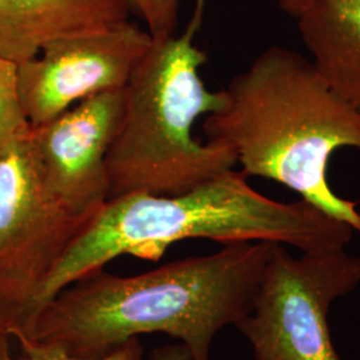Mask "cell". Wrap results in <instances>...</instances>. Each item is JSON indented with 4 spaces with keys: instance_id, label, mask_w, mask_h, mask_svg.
Returning a JSON list of instances; mask_svg holds the SVG:
<instances>
[{
    "instance_id": "obj_9",
    "label": "cell",
    "mask_w": 360,
    "mask_h": 360,
    "mask_svg": "<svg viewBox=\"0 0 360 360\" xmlns=\"http://www.w3.org/2000/svg\"><path fill=\"white\" fill-rule=\"evenodd\" d=\"M123 0H0V56L22 65L47 46L129 19Z\"/></svg>"
},
{
    "instance_id": "obj_13",
    "label": "cell",
    "mask_w": 360,
    "mask_h": 360,
    "mask_svg": "<svg viewBox=\"0 0 360 360\" xmlns=\"http://www.w3.org/2000/svg\"><path fill=\"white\" fill-rule=\"evenodd\" d=\"M129 13L142 20L154 40L175 35L179 19L180 0H123Z\"/></svg>"
},
{
    "instance_id": "obj_6",
    "label": "cell",
    "mask_w": 360,
    "mask_h": 360,
    "mask_svg": "<svg viewBox=\"0 0 360 360\" xmlns=\"http://www.w3.org/2000/svg\"><path fill=\"white\" fill-rule=\"evenodd\" d=\"M360 283V257L346 248L291 255L272 245L254 309L236 328L257 360H343L328 326L331 304Z\"/></svg>"
},
{
    "instance_id": "obj_1",
    "label": "cell",
    "mask_w": 360,
    "mask_h": 360,
    "mask_svg": "<svg viewBox=\"0 0 360 360\" xmlns=\"http://www.w3.org/2000/svg\"><path fill=\"white\" fill-rule=\"evenodd\" d=\"M274 245H226L132 276L98 271L52 297L26 339L95 359L139 335L159 333L178 339L195 360H210L219 331L236 327L254 309Z\"/></svg>"
},
{
    "instance_id": "obj_10",
    "label": "cell",
    "mask_w": 360,
    "mask_h": 360,
    "mask_svg": "<svg viewBox=\"0 0 360 360\" xmlns=\"http://www.w3.org/2000/svg\"><path fill=\"white\" fill-rule=\"evenodd\" d=\"M296 22L319 75L360 111V0H314Z\"/></svg>"
},
{
    "instance_id": "obj_4",
    "label": "cell",
    "mask_w": 360,
    "mask_h": 360,
    "mask_svg": "<svg viewBox=\"0 0 360 360\" xmlns=\"http://www.w3.org/2000/svg\"><path fill=\"white\" fill-rule=\"evenodd\" d=\"M206 0H196L180 35L153 40L124 87V110L107 156L110 199L131 193L179 195L233 168L236 156L193 138V124L215 112L223 91L200 77L206 52L195 44Z\"/></svg>"
},
{
    "instance_id": "obj_2",
    "label": "cell",
    "mask_w": 360,
    "mask_h": 360,
    "mask_svg": "<svg viewBox=\"0 0 360 360\" xmlns=\"http://www.w3.org/2000/svg\"><path fill=\"white\" fill-rule=\"evenodd\" d=\"M247 178L231 168L179 195L131 193L108 199L43 287L35 319L67 285L103 270L116 257L158 262L169 245L187 239L223 245L270 242L299 252L346 248L351 242L355 231L347 223L303 199L276 202L257 193Z\"/></svg>"
},
{
    "instance_id": "obj_14",
    "label": "cell",
    "mask_w": 360,
    "mask_h": 360,
    "mask_svg": "<svg viewBox=\"0 0 360 360\" xmlns=\"http://www.w3.org/2000/svg\"><path fill=\"white\" fill-rule=\"evenodd\" d=\"M146 360H195L193 352L183 343L154 348Z\"/></svg>"
},
{
    "instance_id": "obj_12",
    "label": "cell",
    "mask_w": 360,
    "mask_h": 360,
    "mask_svg": "<svg viewBox=\"0 0 360 360\" xmlns=\"http://www.w3.org/2000/svg\"><path fill=\"white\" fill-rule=\"evenodd\" d=\"M20 355L13 360H144L143 347L138 338H134L112 352L95 358L86 359L70 355L65 348L52 342L25 339L20 340Z\"/></svg>"
},
{
    "instance_id": "obj_11",
    "label": "cell",
    "mask_w": 360,
    "mask_h": 360,
    "mask_svg": "<svg viewBox=\"0 0 360 360\" xmlns=\"http://www.w3.org/2000/svg\"><path fill=\"white\" fill-rule=\"evenodd\" d=\"M28 129L18 94V65L0 56V151Z\"/></svg>"
},
{
    "instance_id": "obj_16",
    "label": "cell",
    "mask_w": 360,
    "mask_h": 360,
    "mask_svg": "<svg viewBox=\"0 0 360 360\" xmlns=\"http://www.w3.org/2000/svg\"><path fill=\"white\" fill-rule=\"evenodd\" d=\"M0 360H13L10 352V336L0 331Z\"/></svg>"
},
{
    "instance_id": "obj_15",
    "label": "cell",
    "mask_w": 360,
    "mask_h": 360,
    "mask_svg": "<svg viewBox=\"0 0 360 360\" xmlns=\"http://www.w3.org/2000/svg\"><path fill=\"white\" fill-rule=\"evenodd\" d=\"M275 1L284 13L296 19L314 0H275Z\"/></svg>"
},
{
    "instance_id": "obj_7",
    "label": "cell",
    "mask_w": 360,
    "mask_h": 360,
    "mask_svg": "<svg viewBox=\"0 0 360 360\" xmlns=\"http://www.w3.org/2000/svg\"><path fill=\"white\" fill-rule=\"evenodd\" d=\"M153 40L129 19L55 41L18 65L19 102L28 124L47 123L90 96L124 89Z\"/></svg>"
},
{
    "instance_id": "obj_3",
    "label": "cell",
    "mask_w": 360,
    "mask_h": 360,
    "mask_svg": "<svg viewBox=\"0 0 360 360\" xmlns=\"http://www.w3.org/2000/svg\"><path fill=\"white\" fill-rule=\"evenodd\" d=\"M205 117L207 142L231 148L245 176L274 180L360 233L356 203L335 193L330 160L360 150V111L345 102L309 58L274 46L223 89Z\"/></svg>"
},
{
    "instance_id": "obj_5",
    "label": "cell",
    "mask_w": 360,
    "mask_h": 360,
    "mask_svg": "<svg viewBox=\"0 0 360 360\" xmlns=\"http://www.w3.org/2000/svg\"><path fill=\"white\" fill-rule=\"evenodd\" d=\"M28 129L0 151V331L18 340L30 334L43 287L90 223L52 193Z\"/></svg>"
},
{
    "instance_id": "obj_8",
    "label": "cell",
    "mask_w": 360,
    "mask_h": 360,
    "mask_svg": "<svg viewBox=\"0 0 360 360\" xmlns=\"http://www.w3.org/2000/svg\"><path fill=\"white\" fill-rule=\"evenodd\" d=\"M124 110V89L72 105L28 136L52 193L72 214L91 219L110 199L107 156Z\"/></svg>"
}]
</instances>
